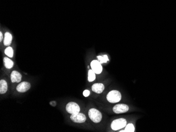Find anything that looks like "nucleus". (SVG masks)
Here are the masks:
<instances>
[{
  "label": "nucleus",
  "mask_w": 176,
  "mask_h": 132,
  "mask_svg": "<svg viewBox=\"0 0 176 132\" xmlns=\"http://www.w3.org/2000/svg\"><path fill=\"white\" fill-rule=\"evenodd\" d=\"M108 102L111 103H116L119 102L121 99V94L120 92L117 90H112L108 93L107 96Z\"/></svg>",
  "instance_id": "1"
},
{
  "label": "nucleus",
  "mask_w": 176,
  "mask_h": 132,
  "mask_svg": "<svg viewBox=\"0 0 176 132\" xmlns=\"http://www.w3.org/2000/svg\"><path fill=\"white\" fill-rule=\"evenodd\" d=\"M89 116L94 123H99L102 119V116L100 112L95 108H91L89 110Z\"/></svg>",
  "instance_id": "2"
},
{
  "label": "nucleus",
  "mask_w": 176,
  "mask_h": 132,
  "mask_svg": "<svg viewBox=\"0 0 176 132\" xmlns=\"http://www.w3.org/2000/svg\"><path fill=\"white\" fill-rule=\"evenodd\" d=\"M126 124H127L126 119L123 118H121L114 120L112 122L111 127L113 130H117L125 127Z\"/></svg>",
  "instance_id": "3"
},
{
  "label": "nucleus",
  "mask_w": 176,
  "mask_h": 132,
  "mask_svg": "<svg viewBox=\"0 0 176 132\" xmlns=\"http://www.w3.org/2000/svg\"><path fill=\"white\" fill-rule=\"evenodd\" d=\"M66 111L71 114L79 113L80 108L79 105L75 102H70L66 106Z\"/></svg>",
  "instance_id": "4"
},
{
  "label": "nucleus",
  "mask_w": 176,
  "mask_h": 132,
  "mask_svg": "<svg viewBox=\"0 0 176 132\" xmlns=\"http://www.w3.org/2000/svg\"><path fill=\"white\" fill-rule=\"evenodd\" d=\"M70 119L74 123H84L86 121V116L84 114L81 113L73 114H71L70 116Z\"/></svg>",
  "instance_id": "5"
},
{
  "label": "nucleus",
  "mask_w": 176,
  "mask_h": 132,
  "mask_svg": "<svg viewBox=\"0 0 176 132\" xmlns=\"http://www.w3.org/2000/svg\"><path fill=\"white\" fill-rule=\"evenodd\" d=\"M129 106L125 104H117L114 106L113 111L116 114L124 113L128 111Z\"/></svg>",
  "instance_id": "6"
},
{
  "label": "nucleus",
  "mask_w": 176,
  "mask_h": 132,
  "mask_svg": "<svg viewBox=\"0 0 176 132\" xmlns=\"http://www.w3.org/2000/svg\"><path fill=\"white\" fill-rule=\"evenodd\" d=\"M91 67L93 71L97 74H99L102 72V67L101 63L99 61H92L91 63Z\"/></svg>",
  "instance_id": "7"
},
{
  "label": "nucleus",
  "mask_w": 176,
  "mask_h": 132,
  "mask_svg": "<svg viewBox=\"0 0 176 132\" xmlns=\"http://www.w3.org/2000/svg\"><path fill=\"white\" fill-rule=\"evenodd\" d=\"M30 83L28 82H23L20 83L17 87V90L19 92L24 93L28 91L30 89Z\"/></svg>",
  "instance_id": "8"
},
{
  "label": "nucleus",
  "mask_w": 176,
  "mask_h": 132,
  "mask_svg": "<svg viewBox=\"0 0 176 132\" xmlns=\"http://www.w3.org/2000/svg\"><path fill=\"white\" fill-rule=\"evenodd\" d=\"M22 79L21 74L16 71H13L11 74V79L12 83H19Z\"/></svg>",
  "instance_id": "9"
},
{
  "label": "nucleus",
  "mask_w": 176,
  "mask_h": 132,
  "mask_svg": "<svg viewBox=\"0 0 176 132\" xmlns=\"http://www.w3.org/2000/svg\"><path fill=\"white\" fill-rule=\"evenodd\" d=\"M104 85L102 83H95L92 86V90L93 92L100 94L104 91Z\"/></svg>",
  "instance_id": "10"
},
{
  "label": "nucleus",
  "mask_w": 176,
  "mask_h": 132,
  "mask_svg": "<svg viewBox=\"0 0 176 132\" xmlns=\"http://www.w3.org/2000/svg\"><path fill=\"white\" fill-rule=\"evenodd\" d=\"M8 83L4 79L0 81V93L1 94H5L8 91Z\"/></svg>",
  "instance_id": "11"
},
{
  "label": "nucleus",
  "mask_w": 176,
  "mask_h": 132,
  "mask_svg": "<svg viewBox=\"0 0 176 132\" xmlns=\"http://www.w3.org/2000/svg\"><path fill=\"white\" fill-rule=\"evenodd\" d=\"M12 36L9 32H6L5 34L4 39V46H9L11 43Z\"/></svg>",
  "instance_id": "12"
},
{
  "label": "nucleus",
  "mask_w": 176,
  "mask_h": 132,
  "mask_svg": "<svg viewBox=\"0 0 176 132\" xmlns=\"http://www.w3.org/2000/svg\"><path fill=\"white\" fill-rule=\"evenodd\" d=\"M4 62L6 68H11L13 66V62L6 57L4 58Z\"/></svg>",
  "instance_id": "13"
},
{
  "label": "nucleus",
  "mask_w": 176,
  "mask_h": 132,
  "mask_svg": "<svg viewBox=\"0 0 176 132\" xmlns=\"http://www.w3.org/2000/svg\"><path fill=\"white\" fill-rule=\"evenodd\" d=\"M95 79V73L92 70H89L88 72V81L90 82L94 81Z\"/></svg>",
  "instance_id": "14"
},
{
  "label": "nucleus",
  "mask_w": 176,
  "mask_h": 132,
  "mask_svg": "<svg viewBox=\"0 0 176 132\" xmlns=\"http://www.w3.org/2000/svg\"><path fill=\"white\" fill-rule=\"evenodd\" d=\"M120 132H134V125L133 124H129L127 125L125 130H121Z\"/></svg>",
  "instance_id": "15"
},
{
  "label": "nucleus",
  "mask_w": 176,
  "mask_h": 132,
  "mask_svg": "<svg viewBox=\"0 0 176 132\" xmlns=\"http://www.w3.org/2000/svg\"><path fill=\"white\" fill-rule=\"evenodd\" d=\"M5 54L9 57H13V50L11 47H8L5 50Z\"/></svg>",
  "instance_id": "16"
},
{
  "label": "nucleus",
  "mask_w": 176,
  "mask_h": 132,
  "mask_svg": "<svg viewBox=\"0 0 176 132\" xmlns=\"http://www.w3.org/2000/svg\"><path fill=\"white\" fill-rule=\"evenodd\" d=\"M97 58L101 64L103 63H107L109 61L108 56L107 55H103V56H98L97 57Z\"/></svg>",
  "instance_id": "17"
},
{
  "label": "nucleus",
  "mask_w": 176,
  "mask_h": 132,
  "mask_svg": "<svg viewBox=\"0 0 176 132\" xmlns=\"http://www.w3.org/2000/svg\"><path fill=\"white\" fill-rule=\"evenodd\" d=\"M90 91L89 90H86L85 91H84V92H83V94H84V96H85V97H88V96H89V95H90Z\"/></svg>",
  "instance_id": "18"
},
{
  "label": "nucleus",
  "mask_w": 176,
  "mask_h": 132,
  "mask_svg": "<svg viewBox=\"0 0 176 132\" xmlns=\"http://www.w3.org/2000/svg\"><path fill=\"white\" fill-rule=\"evenodd\" d=\"M50 104H51V105L52 106H55L56 105V102L55 101H52V102H50Z\"/></svg>",
  "instance_id": "19"
},
{
  "label": "nucleus",
  "mask_w": 176,
  "mask_h": 132,
  "mask_svg": "<svg viewBox=\"0 0 176 132\" xmlns=\"http://www.w3.org/2000/svg\"><path fill=\"white\" fill-rule=\"evenodd\" d=\"M3 40V34L2 32H0V41L1 42Z\"/></svg>",
  "instance_id": "20"
}]
</instances>
